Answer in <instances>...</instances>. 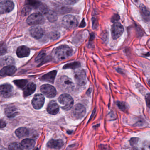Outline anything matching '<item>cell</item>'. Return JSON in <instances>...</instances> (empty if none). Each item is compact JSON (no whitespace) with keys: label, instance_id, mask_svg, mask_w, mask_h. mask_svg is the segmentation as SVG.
I'll list each match as a JSON object with an SVG mask.
<instances>
[{"label":"cell","instance_id":"6da1fadb","mask_svg":"<svg viewBox=\"0 0 150 150\" xmlns=\"http://www.w3.org/2000/svg\"><path fill=\"white\" fill-rule=\"evenodd\" d=\"M73 50L67 45H61L57 47L53 52V57L57 61H62L71 57Z\"/></svg>","mask_w":150,"mask_h":150},{"label":"cell","instance_id":"7a4b0ae2","mask_svg":"<svg viewBox=\"0 0 150 150\" xmlns=\"http://www.w3.org/2000/svg\"><path fill=\"white\" fill-rule=\"evenodd\" d=\"M57 85L60 89L66 92L70 91L74 86L72 80L65 76H62L58 79Z\"/></svg>","mask_w":150,"mask_h":150},{"label":"cell","instance_id":"3957f363","mask_svg":"<svg viewBox=\"0 0 150 150\" xmlns=\"http://www.w3.org/2000/svg\"><path fill=\"white\" fill-rule=\"evenodd\" d=\"M59 103L62 108L65 110H69L73 107L74 100L69 94L64 93L62 94L58 98Z\"/></svg>","mask_w":150,"mask_h":150},{"label":"cell","instance_id":"277c9868","mask_svg":"<svg viewBox=\"0 0 150 150\" xmlns=\"http://www.w3.org/2000/svg\"><path fill=\"white\" fill-rule=\"evenodd\" d=\"M26 22L30 25H38L44 23L45 19L41 13L37 12L30 15L26 19Z\"/></svg>","mask_w":150,"mask_h":150},{"label":"cell","instance_id":"5b68a950","mask_svg":"<svg viewBox=\"0 0 150 150\" xmlns=\"http://www.w3.org/2000/svg\"><path fill=\"white\" fill-rule=\"evenodd\" d=\"M63 26L69 30H73L77 26L78 21L77 18L72 15L65 16L62 19Z\"/></svg>","mask_w":150,"mask_h":150},{"label":"cell","instance_id":"8992f818","mask_svg":"<svg viewBox=\"0 0 150 150\" xmlns=\"http://www.w3.org/2000/svg\"><path fill=\"white\" fill-rule=\"evenodd\" d=\"M124 31L123 25L119 23H115L112 25L111 32L112 37L114 40H116L121 37Z\"/></svg>","mask_w":150,"mask_h":150},{"label":"cell","instance_id":"52a82bcc","mask_svg":"<svg viewBox=\"0 0 150 150\" xmlns=\"http://www.w3.org/2000/svg\"><path fill=\"white\" fill-rule=\"evenodd\" d=\"M86 109L84 106L82 104H78L75 105L72 111V114L77 119H81L85 115Z\"/></svg>","mask_w":150,"mask_h":150},{"label":"cell","instance_id":"ba28073f","mask_svg":"<svg viewBox=\"0 0 150 150\" xmlns=\"http://www.w3.org/2000/svg\"><path fill=\"white\" fill-rule=\"evenodd\" d=\"M41 91L46 97L49 98H53L56 94V90L51 85H43L41 87Z\"/></svg>","mask_w":150,"mask_h":150},{"label":"cell","instance_id":"9c48e42d","mask_svg":"<svg viewBox=\"0 0 150 150\" xmlns=\"http://www.w3.org/2000/svg\"><path fill=\"white\" fill-rule=\"evenodd\" d=\"M14 8L13 2L9 0H5L1 2L0 4L1 14H6L11 12Z\"/></svg>","mask_w":150,"mask_h":150},{"label":"cell","instance_id":"30bf717a","mask_svg":"<svg viewBox=\"0 0 150 150\" xmlns=\"http://www.w3.org/2000/svg\"><path fill=\"white\" fill-rule=\"evenodd\" d=\"M75 80L79 86H84L86 83V76L85 72L82 69H78L75 73Z\"/></svg>","mask_w":150,"mask_h":150},{"label":"cell","instance_id":"8fae6325","mask_svg":"<svg viewBox=\"0 0 150 150\" xmlns=\"http://www.w3.org/2000/svg\"><path fill=\"white\" fill-rule=\"evenodd\" d=\"M1 95L4 98H8L12 96L14 92L13 88L11 85L5 84L1 86Z\"/></svg>","mask_w":150,"mask_h":150},{"label":"cell","instance_id":"7c38bea8","mask_svg":"<svg viewBox=\"0 0 150 150\" xmlns=\"http://www.w3.org/2000/svg\"><path fill=\"white\" fill-rule=\"evenodd\" d=\"M45 98L41 94H37L33 98L32 104L35 109H40L44 105Z\"/></svg>","mask_w":150,"mask_h":150},{"label":"cell","instance_id":"4fadbf2b","mask_svg":"<svg viewBox=\"0 0 150 150\" xmlns=\"http://www.w3.org/2000/svg\"><path fill=\"white\" fill-rule=\"evenodd\" d=\"M64 145V142L61 139L50 140L47 143V147L53 149L59 150L61 149Z\"/></svg>","mask_w":150,"mask_h":150},{"label":"cell","instance_id":"5bb4252c","mask_svg":"<svg viewBox=\"0 0 150 150\" xmlns=\"http://www.w3.org/2000/svg\"><path fill=\"white\" fill-rule=\"evenodd\" d=\"M30 34L34 38H41L44 34V31L41 27L36 26L32 28L30 30Z\"/></svg>","mask_w":150,"mask_h":150},{"label":"cell","instance_id":"9a60e30c","mask_svg":"<svg viewBox=\"0 0 150 150\" xmlns=\"http://www.w3.org/2000/svg\"><path fill=\"white\" fill-rule=\"evenodd\" d=\"M16 68L14 66L12 65L6 66L1 70V75L2 76H12L16 73Z\"/></svg>","mask_w":150,"mask_h":150},{"label":"cell","instance_id":"2e32d148","mask_svg":"<svg viewBox=\"0 0 150 150\" xmlns=\"http://www.w3.org/2000/svg\"><path fill=\"white\" fill-rule=\"evenodd\" d=\"M47 110L50 114L53 115L57 114L59 111V105L55 101L52 100L48 104Z\"/></svg>","mask_w":150,"mask_h":150},{"label":"cell","instance_id":"e0dca14e","mask_svg":"<svg viewBox=\"0 0 150 150\" xmlns=\"http://www.w3.org/2000/svg\"><path fill=\"white\" fill-rule=\"evenodd\" d=\"M56 74H57V71L55 70L51 71V72L42 76L41 78L40 79L41 81H45V82L53 83L54 82Z\"/></svg>","mask_w":150,"mask_h":150},{"label":"cell","instance_id":"ac0fdd59","mask_svg":"<svg viewBox=\"0 0 150 150\" xmlns=\"http://www.w3.org/2000/svg\"><path fill=\"white\" fill-rule=\"evenodd\" d=\"M30 53V49L27 47L22 46L17 50L16 54L19 58H24L29 56Z\"/></svg>","mask_w":150,"mask_h":150},{"label":"cell","instance_id":"d6986e66","mask_svg":"<svg viewBox=\"0 0 150 150\" xmlns=\"http://www.w3.org/2000/svg\"><path fill=\"white\" fill-rule=\"evenodd\" d=\"M36 89V85L33 83H30L25 87L23 91V96L27 97L32 94Z\"/></svg>","mask_w":150,"mask_h":150},{"label":"cell","instance_id":"ffe728a7","mask_svg":"<svg viewBox=\"0 0 150 150\" xmlns=\"http://www.w3.org/2000/svg\"><path fill=\"white\" fill-rule=\"evenodd\" d=\"M35 142L34 140L31 139H25L22 141L21 144L23 149L26 150L32 149L35 146Z\"/></svg>","mask_w":150,"mask_h":150},{"label":"cell","instance_id":"44dd1931","mask_svg":"<svg viewBox=\"0 0 150 150\" xmlns=\"http://www.w3.org/2000/svg\"><path fill=\"white\" fill-rule=\"evenodd\" d=\"M15 134L19 138H23L30 135V130L26 128L20 127L16 130Z\"/></svg>","mask_w":150,"mask_h":150},{"label":"cell","instance_id":"7402d4cb","mask_svg":"<svg viewBox=\"0 0 150 150\" xmlns=\"http://www.w3.org/2000/svg\"><path fill=\"white\" fill-rule=\"evenodd\" d=\"M5 115L9 118H13L18 114L17 109L14 106H11L5 108L4 111Z\"/></svg>","mask_w":150,"mask_h":150},{"label":"cell","instance_id":"603a6c76","mask_svg":"<svg viewBox=\"0 0 150 150\" xmlns=\"http://www.w3.org/2000/svg\"><path fill=\"white\" fill-rule=\"evenodd\" d=\"M140 12H141L143 18L145 21H149L150 20V12L147 9V8L144 5H141L140 6Z\"/></svg>","mask_w":150,"mask_h":150},{"label":"cell","instance_id":"cb8c5ba5","mask_svg":"<svg viewBox=\"0 0 150 150\" xmlns=\"http://www.w3.org/2000/svg\"><path fill=\"white\" fill-rule=\"evenodd\" d=\"M25 3L26 6L34 9H39L41 4L39 0H26Z\"/></svg>","mask_w":150,"mask_h":150},{"label":"cell","instance_id":"d4e9b609","mask_svg":"<svg viewBox=\"0 0 150 150\" xmlns=\"http://www.w3.org/2000/svg\"><path fill=\"white\" fill-rule=\"evenodd\" d=\"M71 11V8L66 6H61L56 8L55 12L60 14H64L69 13Z\"/></svg>","mask_w":150,"mask_h":150},{"label":"cell","instance_id":"484cf974","mask_svg":"<svg viewBox=\"0 0 150 150\" xmlns=\"http://www.w3.org/2000/svg\"><path fill=\"white\" fill-rule=\"evenodd\" d=\"M23 149L22 144L16 142L11 143L9 146V150H23Z\"/></svg>","mask_w":150,"mask_h":150},{"label":"cell","instance_id":"4316f807","mask_svg":"<svg viewBox=\"0 0 150 150\" xmlns=\"http://www.w3.org/2000/svg\"><path fill=\"white\" fill-rule=\"evenodd\" d=\"M14 61L12 58L10 57H5L2 59L1 60V64L3 65L10 66L14 63Z\"/></svg>","mask_w":150,"mask_h":150},{"label":"cell","instance_id":"83f0119b","mask_svg":"<svg viewBox=\"0 0 150 150\" xmlns=\"http://www.w3.org/2000/svg\"><path fill=\"white\" fill-rule=\"evenodd\" d=\"M80 67V63L79 62H74L72 63H69L66 64L63 67V69H75L78 68Z\"/></svg>","mask_w":150,"mask_h":150},{"label":"cell","instance_id":"f1b7e54d","mask_svg":"<svg viewBox=\"0 0 150 150\" xmlns=\"http://www.w3.org/2000/svg\"><path fill=\"white\" fill-rule=\"evenodd\" d=\"M117 105L119 107V109L123 112H125L127 111L128 109V106L127 103L122 101H118L117 103Z\"/></svg>","mask_w":150,"mask_h":150},{"label":"cell","instance_id":"f546056e","mask_svg":"<svg viewBox=\"0 0 150 150\" xmlns=\"http://www.w3.org/2000/svg\"><path fill=\"white\" fill-rule=\"evenodd\" d=\"M14 83L20 88H23L26 86L27 84V80L24 79H21V80H16L14 81Z\"/></svg>","mask_w":150,"mask_h":150},{"label":"cell","instance_id":"4dcf8cb0","mask_svg":"<svg viewBox=\"0 0 150 150\" xmlns=\"http://www.w3.org/2000/svg\"><path fill=\"white\" fill-rule=\"evenodd\" d=\"M47 15L48 19L50 22H55L57 20V16L56 12L49 11Z\"/></svg>","mask_w":150,"mask_h":150},{"label":"cell","instance_id":"1f68e13d","mask_svg":"<svg viewBox=\"0 0 150 150\" xmlns=\"http://www.w3.org/2000/svg\"><path fill=\"white\" fill-rule=\"evenodd\" d=\"M46 55V53L45 52V51H42L38 54V56L36 57L35 59V61L38 62H42L45 59Z\"/></svg>","mask_w":150,"mask_h":150},{"label":"cell","instance_id":"d6a6232c","mask_svg":"<svg viewBox=\"0 0 150 150\" xmlns=\"http://www.w3.org/2000/svg\"><path fill=\"white\" fill-rule=\"evenodd\" d=\"M39 9L40 10V13H41L42 15H47L49 11L46 5L44 4H42L40 8H39Z\"/></svg>","mask_w":150,"mask_h":150},{"label":"cell","instance_id":"836d02e7","mask_svg":"<svg viewBox=\"0 0 150 150\" xmlns=\"http://www.w3.org/2000/svg\"><path fill=\"white\" fill-rule=\"evenodd\" d=\"M31 7L28 6L24 7L22 9V11H21V15L23 16H27L28 14L31 13Z\"/></svg>","mask_w":150,"mask_h":150},{"label":"cell","instance_id":"e575fe53","mask_svg":"<svg viewBox=\"0 0 150 150\" xmlns=\"http://www.w3.org/2000/svg\"><path fill=\"white\" fill-rule=\"evenodd\" d=\"M79 0H65V2L69 5H72L79 1Z\"/></svg>","mask_w":150,"mask_h":150},{"label":"cell","instance_id":"d590c367","mask_svg":"<svg viewBox=\"0 0 150 150\" xmlns=\"http://www.w3.org/2000/svg\"><path fill=\"white\" fill-rule=\"evenodd\" d=\"M120 19V17L118 14H114L112 18V22L113 23L119 21Z\"/></svg>","mask_w":150,"mask_h":150},{"label":"cell","instance_id":"8d00e7d4","mask_svg":"<svg viewBox=\"0 0 150 150\" xmlns=\"http://www.w3.org/2000/svg\"><path fill=\"white\" fill-rule=\"evenodd\" d=\"M146 104L148 107L150 108V94H147L146 95Z\"/></svg>","mask_w":150,"mask_h":150},{"label":"cell","instance_id":"74e56055","mask_svg":"<svg viewBox=\"0 0 150 150\" xmlns=\"http://www.w3.org/2000/svg\"><path fill=\"white\" fill-rule=\"evenodd\" d=\"M6 52V48L4 44H1V55H2Z\"/></svg>","mask_w":150,"mask_h":150},{"label":"cell","instance_id":"f35d334b","mask_svg":"<svg viewBox=\"0 0 150 150\" xmlns=\"http://www.w3.org/2000/svg\"><path fill=\"white\" fill-rule=\"evenodd\" d=\"M138 139L136 138H133L130 140V144L132 146H134V145L137 143L138 142Z\"/></svg>","mask_w":150,"mask_h":150},{"label":"cell","instance_id":"ab89813d","mask_svg":"<svg viewBox=\"0 0 150 150\" xmlns=\"http://www.w3.org/2000/svg\"><path fill=\"white\" fill-rule=\"evenodd\" d=\"M92 27L94 29L97 28V27L98 23L97 21V19L95 18H93L92 19Z\"/></svg>","mask_w":150,"mask_h":150},{"label":"cell","instance_id":"60d3db41","mask_svg":"<svg viewBox=\"0 0 150 150\" xmlns=\"http://www.w3.org/2000/svg\"><path fill=\"white\" fill-rule=\"evenodd\" d=\"M52 39H57L59 38V34L58 33H53L50 35Z\"/></svg>","mask_w":150,"mask_h":150},{"label":"cell","instance_id":"b9f144b4","mask_svg":"<svg viewBox=\"0 0 150 150\" xmlns=\"http://www.w3.org/2000/svg\"><path fill=\"white\" fill-rule=\"evenodd\" d=\"M6 124L5 123V122L4 121L2 120H1V128H4L6 126Z\"/></svg>","mask_w":150,"mask_h":150},{"label":"cell","instance_id":"7bdbcfd3","mask_svg":"<svg viewBox=\"0 0 150 150\" xmlns=\"http://www.w3.org/2000/svg\"><path fill=\"white\" fill-rule=\"evenodd\" d=\"M85 26V22L84 20H83L82 21V23H81V24L80 25V27H84Z\"/></svg>","mask_w":150,"mask_h":150},{"label":"cell","instance_id":"ee69618b","mask_svg":"<svg viewBox=\"0 0 150 150\" xmlns=\"http://www.w3.org/2000/svg\"><path fill=\"white\" fill-rule=\"evenodd\" d=\"M149 86H150V79L149 81Z\"/></svg>","mask_w":150,"mask_h":150},{"label":"cell","instance_id":"f6af8a7d","mask_svg":"<svg viewBox=\"0 0 150 150\" xmlns=\"http://www.w3.org/2000/svg\"><path fill=\"white\" fill-rule=\"evenodd\" d=\"M34 150H39L38 149V148H37V149H35Z\"/></svg>","mask_w":150,"mask_h":150}]
</instances>
